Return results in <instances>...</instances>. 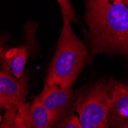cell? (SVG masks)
<instances>
[{
	"instance_id": "12",
	"label": "cell",
	"mask_w": 128,
	"mask_h": 128,
	"mask_svg": "<svg viewBox=\"0 0 128 128\" xmlns=\"http://www.w3.org/2000/svg\"><path fill=\"white\" fill-rule=\"evenodd\" d=\"M120 128H128V120L121 126V127Z\"/></svg>"
},
{
	"instance_id": "9",
	"label": "cell",
	"mask_w": 128,
	"mask_h": 128,
	"mask_svg": "<svg viewBox=\"0 0 128 128\" xmlns=\"http://www.w3.org/2000/svg\"><path fill=\"white\" fill-rule=\"evenodd\" d=\"M1 128H27L25 118L18 109L6 110L3 115Z\"/></svg>"
},
{
	"instance_id": "5",
	"label": "cell",
	"mask_w": 128,
	"mask_h": 128,
	"mask_svg": "<svg viewBox=\"0 0 128 128\" xmlns=\"http://www.w3.org/2000/svg\"><path fill=\"white\" fill-rule=\"evenodd\" d=\"M50 113L54 126L73 113L76 95L72 88H62L45 84L42 91L36 98Z\"/></svg>"
},
{
	"instance_id": "3",
	"label": "cell",
	"mask_w": 128,
	"mask_h": 128,
	"mask_svg": "<svg viewBox=\"0 0 128 128\" xmlns=\"http://www.w3.org/2000/svg\"><path fill=\"white\" fill-rule=\"evenodd\" d=\"M115 81L100 79L76 95L74 108L79 116L80 128H109L108 113Z\"/></svg>"
},
{
	"instance_id": "10",
	"label": "cell",
	"mask_w": 128,
	"mask_h": 128,
	"mask_svg": "<svg viewBox=\"0 0 128 128\" xmlns=\"http://www.w3.org/2000/svg\"><path fill=\"white\" fill-rule=\"evenodd\" d=\"M57 2L59 4L62 16L67 18L71 22H75L76 17L74 14V10L70 0H57Z\"/></svg>"
},
{
	"instance_id": "8",
	"label": "cell",
	"mask_w": 128,
	"mask_h": 128,
	"mask_svg": "<svg viewBox=\"0 0 128 128\" xmlns=\"http://www.w3.org/2000/svg\"><path fill=\"white\" fill-rule=\"evenodd\" d=\"M28 57V52L26 46L10 48L5 52H1V60L6 62L12 74L17 78H20L24 74Z\"/></svg>"
},
{
	"instance_id": "7",
	"label": "cell",
	"mask_w": 128,
	"mask_h": 128,
	"mask_svg": "<svg viewBox=\"0 0 128 128\" xmlns=\"http://www.w3.org/2000/svg\"><path fill=\"white\" fill-rule=\"evenodd\" d=\"M18 110L24 116L27 128L54 127L50 113L36 99L30 104H24Z\"/></svg>"
},
{
	"instance_id": "6",
	"label": "cell",
	"mask_w": 128,
	"mask_h": 128,
	"mask_svg": "<svg viewBox=\"0 0 128 128\" xmlns=\"http://www.w3.org/2000/svg\"><path fill=\"white\" fill-rule=\"evenodd\" d=\"M127 120L128 84L115 81L108 113V124L110 127L120 128Z\"/></svg>"
},
{
	"instance_id": "1",
	"label": "cell",
	"mask_w": 128,
	"mask_h": 128,
	"mask_svg": "<svg viewBox=\"0 0 128 128\" xmlns=\"http://www.w3.org/2000/svg\"><path fill=\"white\" fill-rule=\"evenodd\" d=\"M84 1L90 54H118L128 58V6L124 2L110 0Z\"/></svg>"
},
{
	"instance_id": "11",
	"label": "cell",
	"mask_w": 128,
	"mask_h": 128,
	"mask_svg": "<svg viewBox=\"0 0 128 128\" xmlns=\"http://www.w3.org/2000/svg\"><path fill=\"white\" fill-rule=\"evenodd\" d=\"M54 128H80L79 118H78L74 114L72 113L64 120L56 124Z\"/></svg>"
},
{
	"instance_id": "13",
	"label": "cell",
	"mask_w": 128,
	"mask_h": 128,
	"mask_svg": "<svg viewBox=\"0 0 128 128\" xmlns=\"http://www.w3.org/2000/svg\"><path fill=\"white\" fill-rule=\"evenodd\" d=\"M123 2H124V3L126 6H128V0H123Z\"/></svg>"
},
{
	"instance_id": "4",
	"label": "cell",
	"mask_w": 128,
	"mask_h": 128,
	"mask_svg": "<svg viewBox=\"0 0 128 128\" xmlns=\"http://www.w3.org/2000/svg\"><path fill=\"white\" fill-rule=\"evenodd\" d=\"M28 93V75L25 73L16 78L4 60H1L0 72V108L1 110L18 109L25 104Z\"/></svg>"
},
{
	"instance_id": "14",
	"label": "cell",
	"mask_w": 128,
	"mask_h": 128,
	"mask_svg": "<svg viewBox=\"0 0 128 128\" xmlns=\"http://www.w3.org/2000/svg\"><path fill=\"white\" fill-rule=\"evenodd\" d=\"M112 2H123V0H111Z\"/></svg>"
},
{
	"instance_id": "2",
	"label": "cell",
	"mask_w": 128,
	"mask_h": 128,
	"mask_svg": "<svg viewBox=\"0 0 128 128\" xmlns=\"http://www.w3.org/2000/svg\"><path fill=\"white\" fill-rule=\"evenodd\" d=\"M63 27L45 84L72 88L89 59L86 46L73 32L71 22L63 17Z\"/></svg>"
}]
</instances>
